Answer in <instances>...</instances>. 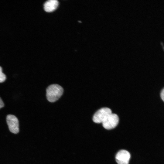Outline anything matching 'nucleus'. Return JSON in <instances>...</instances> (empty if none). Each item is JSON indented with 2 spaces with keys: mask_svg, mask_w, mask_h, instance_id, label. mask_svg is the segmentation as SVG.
Wrapping results in <instances>:
<instances>
[{
  "mask_svg": "<svg viewBox=\"0 0 164 164\" xmlns=\"http://www.w3.org/2000/svg\"><path fill=\"white\" fill-rule=\"evenodd\" d=\"M59 2L56 0H50L46 2L44 5V9L47 12L55 10L57 7Z\"/></svg>",
  "mask_w": 164,
  "mask_h": 164,
  "instance_id": "nucleus-6",
  "label": "nucleus"
},
{
  "mask_svg": "<svg viewBox=\"0 0 164 164\" xmlns=\"http://www.w3.org/2000/svg\"><path fill=\"white\" fill-rule=\"evenodd\" d=\"M4 103L0 97V109L4 106Z\"/></svg>",
  "mask_w": 164,
  "mask_h": 164,
  "instance_id": "nucleus-9",
  "label": "nucleus"
},
{
  "mask_svg": "<svg viewBox=\"0 0 164 164\" xmlns=\"http://www.w3.org/2000/svg\"><path fill=\"white\" fill-rule=\"evenodd\" d=\"M6 121L10 131L14 134L18 133L19 131V123L18 118L15 116L8 115Z\"/></svg>",
  "mask_w": 164,
  "mask_h": 164,
  "instance_id": "nucleus-4",
  "label": "nucleus"
},
{
  "mask_svg": "<svg viewBox=\"0 0 164 164\" xmlns=\"http://www.w3.org/2000/svg\"><path fill=\"white\" fill-rule=\"evenodd\" d=\"M130 154L128 151L122 150L116 154L115 159L118 164H128Z\"/></svg>",
  "mask_w": 164,
  "mask_h": 164,
  "instance_id": "nucleus-5",
  "label": "nucleus"
},
{
  "mask_svg": "<svg viewBox=\"0 0 164 164\" xmlns=\"http://www.w3.org/2000/svg\"><path fill=\"white\" fill-rule=\"evenodd\" d=\"M112 113L111 110L109 108H101L95 113L93 118V120L96 123H102Z\"/></svg>",
  "mask_w": 164,
  "mask_h": 164,
  "instance_id": "nucleus-2",
  "label": "nucleus"
},
{
  "mask_svg": "<svg viewBox=\"0 0 164 164\" xmlns=\"http://www.w3.org/2000/svg\"><path fill=\"white\" fill-rule=\"evenodd\" d=\"M119 118L117 114L112 113L102 123L106 129L110 130L115 128L118 125Z\"/></svg>",
  "mask_w": 164,
  "mask_h": 164,
  "instance_id": "nucleus-3",
  "label": "nucleus"
},
{
  "mask_svg": "<svg viewBox=\"0 0 164 164\" xmlns=\"http://www.w3.org/2000/svg\"><path fill=\"white\" fill-rule=\"evenodd\" d=\"M63 89L60 85L53 84L50 85L46 90V96L47 100L53 102L58 100L63 93Z\"/></svg>",
  "mask_w": 164,
  "mask_h": 164,
  "instance_id": "nucleus-1",
  "label": "nucleus"
},
{
  "mask_svg": "<svg viewBox=\"0 0 164 164\" xmlns=\"http://www.w3.org/2000/svg\"><path fill=\"white\" fill-rule=\"evenodd\" d=\"M161 97L163 101H164V89L163 88L160 93Z\"/></svg>",
  "mask_w": 164,
  "mask_h": 164,
  "instance_id": "nucleus-8",
  "label": "nucleus"
},
{
  "mask_svg": "<svg viewBox=\"0 0 164 164\" xmlns=\"http://www.w3.org/2000/svg\"><path fill=\"white\" fill-rule=\"evenodd\" d=\"M6 79V75L2 72V68L0 67V83L4 82Z\"/></svg>",
  "mask_w": 164,
  "mask_h": 164,
  "instance_id": "nucleus-7",
  "label": "nucleus"
}]
</instances>
